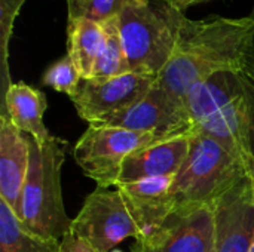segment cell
<instances>
[{
  "label": "cell",
  "mask_w": 254,
  "mask_h": 252,
  "mask_svg": "<svg viewBox=\"0 0 254 252\" xmlns=\"http://www.w3.org/2000/svg\"><path fill=\"white\" fill-rule=\"evenodd\" d=\"M27 138L30 163L18 220L27 232L43 239L63 242L71 227L61 192V169L67 141L51 135L45 144H39L28 134Z\"/></svg>",
  "instance_id": "3957f363"
},
{
  "label": "cell",
  "mask_w": 254,
  "mask_h": 252,
  "mask_svg": "<svg viewBox=\"0 0 254 252\" xmlns=\"http://www.w3.org/2000/svg\"><path fill=\"white\" fill-rule=\"evenodd\" d=\"M30 163L27 134H22L7 116L0 114V199L19 215L21 195Z\"/></svg>",
  "instance_id": "5bb4252c"
},
{
  "label": "cell",
  "mask_w": 254,
  "mask_h": 252,
  "mask_svg": "<svg viewBox=\"0 0 254 252\" xmlns=\"http://www.w3.org/2000/svg\"><path fill=\"white\" fill-rule=\"evenodd\" d=\"M214 251L249 252L254 232V193L250 177L213 202Z\"/></svg>",
  "instance_id": "8fae6325"
},
{
  "label": "cell",
  "mask_w": 254,
  "mask_h": 252,
  "mask_svg": "<svg viewBox=\"0 0 254 252\" xmlns=\"http://www.w3.org/2000/svg\"><path fill=\"white\" fill-rule=\"evenodd\" d=\"M189 151L190 135H180L146 146L125 159L119 175V184L174 177L185 165Z\"/></svg>",
  "instance_id": "4fadbf2b"
},
{
  "label": "cell",
  "mask_w": 254,
  "mask_h": 252,
  "mask_svg": "<svg viewBox=\"0 0 254 252\" xmlns=\"http://www.w3.org/2000/svg\"><path fill=\"white\" fill-rule=\"evenodd\" d=\"M135 252H216L213 205L171 212Z\"/></svg>",
  "instance_id": "30bf717a"
},
{
  "label": "cell",
  "mask_w": 254,
  "mask_h": 252,
  "mask_svg": "<svg viewBox=\"0 0 254 252\" xmlns=\"http://www.w3.org/2000/svg\"><path fill=\"white\" fill-rule=\"evenodd\" d=\"M0 252H63V242L27 232L15 212L0 199Z\"/></svg>",
  "instance_id": "e0dca14e"
},
{
  "label": "cell",
  "mask_w": 254,
  "mask_h": 252,
  "mask_svg": "<svg viewBox=\"0 0 254 252\" xmlns=\"http://www.w3.org/2000/svg\"><path fill=\"white\" fill-rule=\"evenodd\" d=\"M185 12L165 0H129L116 16L131 73L156 77L170 62Z\"/></svg>",
  "instance_id": "277c9868"
},
{
  "label": "cell",
  "mask_w": 254,
  "mask_h": 252,
  "mask_svg": "<svg viewBox=\"0 0 254 252\" xmlns=\"http://www.w3.org/2000/svg\"><path fill=\"white\" fill-rule=\"evenodd\" d=\"M201 131L254 169V79L246 71H220L198 83L185 98Z\"/></svg>",
  "instance_id": "7a4b0ae2"
},
{
  "label": "cell",
  "mask_w": 254,
  "mask_h": 252,
  "mask_svg": "<svg viewBox=\"0 0 254 252\" xmlns=\"http://www.w3.org/2000/svg\"><path fill=\"white\" fill-rule=\"evenodd\" d=\"M252 15L254 18V7L252 10ZM243 71H246L249 76H252L254 79V33L250 39V43H249V48H247V52H246V56H244V68Z\"/></svg>",
  "instance_id": "7402d4cb"
},
{
  "label": "cell",
  "mask_w": 254,
  "mask_h": 252,
  "mask_svg": "<svg viewBox=\"0 0 254 252\" xmlns=\"http://www.w3.org/2000/svg\"><path fill=\"white\" fill-rule=\"evenodd\" d=\"M254 33L253 15L241 18H182L177 43L156 79L164 91L185 101L198 83L220 71H241Z\"/></svg>",
  "instance_id": "6da1fadb"
},
{
  "label": "cell",
  "mask_w": 254,
  "mask_h": 252,
  "mask_svg": "<svg viewBox=\"0 0 254 252\" xmlns=\"http://www.w3.org/2000/svg\"><path fill=\"white\" fill-rule=\"evenodd\" d=\"M46 108V95L24 82L10 83L1 98V114L7 116L22 134L31 135L39 144H45L51 138L43 123Z\"/></svg>",
  "instance_id": "9a60e30c"
},
{
  "label": "cell",
  "mask_w": 254,
  "mask_h": 252,
  "mask_svg": "<svg viewBox=\"0 0 254 252\" xmlns=\"http://www.w3.org/2000/svg\"><path fill=\"white\" fill-rule=\"evenodd\" d=\"M165 1H168L170 4H173L177 9H180L182 12H185L190 6H195V4H199V3H205V1H210V0H165Z\"/></svg>",
  "instance_id": "603a6c76"
},
{
  "label": "cell",
  "mask_w": 254,
  "mask_h": 252,
  "mask_svg": "<svg viewBox=\"0 0 254 252\" xmlns=\"http://www.w3.org/2000/svg\"><path fill=\"white\" fill-rule=\"evenodd\" d=\"M165 141L164 138L125 128L89 125L73 149V157L83 174L98 187L119 184L122 163L134 151Z\"/></svg>",
  "instance_id": "8992f818"
},
{
  "label": "cell",
  "mask_w": 254,
  "mask_h": 252,
  "mask_svg": "<svg viewBox=\"0 0 254 252\" xmlns=\"http://www.w3.org/2000/svg\"><path fill=\"white\" fill-rule=\"evenodd\" d=\"M156 77L127 73L109 79H86L70 98L77 114L89 125L138 102L155 85Z\"/></svg>",
  "instance_id": "9c48e42d"
},
{
  "label": "cell",
  "mask_w": 254,
  "mask_h": 252,
  "mask_svg": "<svg viewBox=\"0 0 254 252\" xmlns=\"http://www.w3.org/2000/svg\"><path fill=\"white\" fill-rule=\"evenodd\" d=\"M104 46V30L100 22L79 18L67 24V55L77 67L83 80L92 79Z\"/></svg>",
  "instance_id": "2e32d148"
},
{
  "label": "cell",
  "mask_w": 254,
  "mask_h": 252,
  "mask_svg": "<svg viewBox=\"0 0 254 252\" xmlns=\"http://www.w3.org/2000/svg\"><path fill=\"white\" fill-rule=\"evenodd\" d=\"M101 25L104 30V46L95 65L92 79H109L131 73L116 18L104 21Z\"/></svg>",
  "instance_id": "ac0fdd59"
},
{
  "label": "cell",
  "mask_w": 254,
  "mask_h": 252,
  "mask_svg": "<svg viewBox=\"0 0 254 252\" xmlns=\"http://www.w3.org/2000/svg\"><path fill=\"white\" fill-rule=\"evenodd\" d=\"M95 125L153 134L164 140L193 132V120L185 101L164 91L156 82L138 102L106 116Z\"/></svg>",
  "instance_id": "ba28073f"
},
{
  "label": "cell",
  "mask_w": 254,
  "mask_h": 252,
  "mask_svg": "<svg viewBox=\"0 0 254 252\" xmlns=\"http://www.w3.org/2000/svg\"><path fill=\"white\" fill-rule=\"evenodd\" d=\"M129 0H67L68 19L86 18L104 22L116 18Z\"/></svg>",
  "instance_id": "ffe728a7"
},
{
  "label": "cell",
  "mask_w": 254,
  "mask_h": 252,
  "mask_svg": "<svg viewBox=\"0 0 254 252\" xmlns=\"http://www.w3.org/2000/svg\"><path fill=\"white\" fill-rule=\"evenodd\" d=\"M249 177H250V180H252V183H253V193H254V169L249 172ZM249 252H254V232H253V241H252V247H250V251Z\"/></svg>",
  "instance_id": "cb8c5ba5"
},
{
  "label": "cell",
  "mask_w": 254,
  "mask_h": 252,
  "mask_svg": "<svg viewBox=\"0 0 254 252\" xmlns=\"http://www.w3.org/2000/svg\"><path fill=\"white\" fill-rule=\"evenodd\" d=\"M63 252H95L86 242L68 233L63 239Z\"/></svg>",
  "instance_id": "44dd1931"
},
{
  "label": "cell",
  "mask_w": 254,
  "mask_h": 252,
  "mask_svg": "<svg viewBox=\"0 0 254 252\" xmlns=\"http://www.w3.org/2000/svg\"><path fill=\"white\" fill-rule=\"evenodd\" d=\"M82 80L83 79L77 67L74 65L68 55L63 56L61 59L49 65L42 77V83L45 86H49L57 92H63L68 95V98H71L77 92Z\"/></svg>",
  "instance_id": "d6986e66"
},
{
  "label": "cell",
  "mask_w": 254,
  "mask_h": 252,
  "mask_svg": "<svg viewBox=\"0 0 254 252\" xmlns=\"http://www.w3.org/2000/svg\"><path fill=\"white\" fill-rule=\"evenodd\" d=\"M173 178L162 177L116 186L140 230V239L137 242L150 236L171 215L174 209L170 193Z\"/></svg>",
  "instance_id": "7c38bea8"
},
{
  "label": "cell",
  "mask_w": 254,
  "mask_h": 252,
  "mask_svg": "<svg viewBox=\"0 0 254 252\" xmlns=\"http://www.w3.org/2000/svg\"><path fill=\"white\" fill-rule=\"evenodd\" d=\"M247 177V168L231 150L216 138L193 129L189 156L173 178V212L210 206Z\"/></svg>",
  "instance_id": "5b68a950"
},
{
  "label": "cell",
  "mask_w": 254,
  "mask_h": 252,
  "mask_svg": "<svg viewBox=\"0 0 254 252\" xmlns=\"http://www.w3.org/2000/svg\"><path fill=\"white\" fill-rule=\"evenodd\" d=\"M70 233L95 252H112L125 239H140V230L118 189L97 187L86 196L79 214L71 220Z\"/></svg>",
  "instance_id": "52a82bcc"
}]
</instances>
